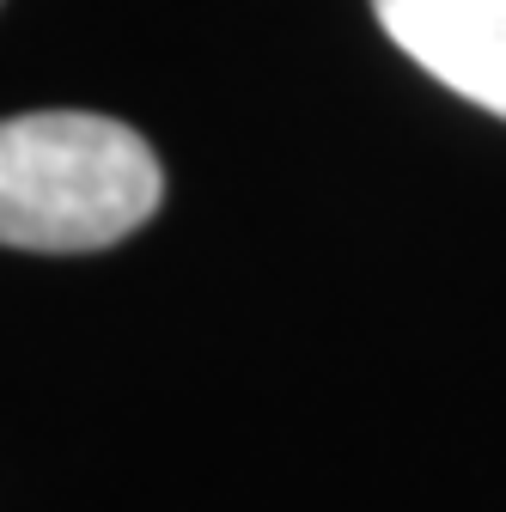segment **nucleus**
<instances>
[{
    "label": "nucleus",
    "instance_id": "nucleus-1",
    "mask_svg": "<svg viewBox=\"0 0 506 512\" xmlns=\"http://www.w3.org/2000/svg\"><path fill=\"white\" fill-rule=\"evenodd\" d=\"M165 202L153 147L116 116L37 110L0 122V244L7 250H104L147 226Z\"/></svg>",
    "mask_w": 506,
    "mask_h": 512
},
{
    "label": "nucleus",
    "instance_id": "nucleus-2",
    "mask_svg": "<svg viewBox=\"0 0 506 512\" xmlns=\"http://www.w3.org/2000/svg\"><path fill=\"white\" fill-rule=\"evenodd\" d=\"M372 13L439 86L506 122V0H372Z\"/></svg>",
    "mask_w": 506,
    "mask_h": 512
}]
</instances>
